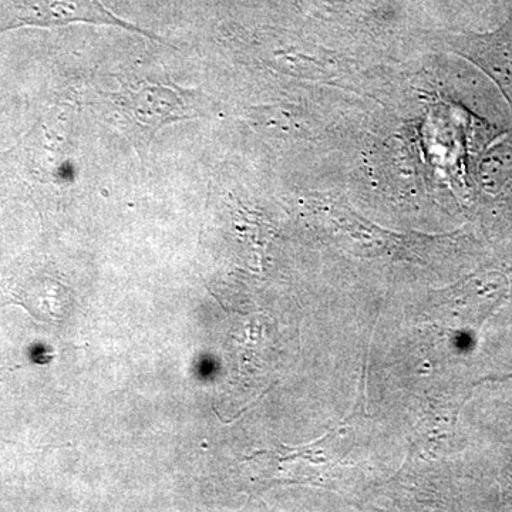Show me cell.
Returning <instances> with one entry per match:
<instances>
[{"instance_id": "6da1fadb", "label": "cell", "mask_w": 512, "mask_h": 512, "mask_svg": "<svg viewBox=\"0 0 512 512\" xmlns=\"http://www.w3.org/2000/svg\"><path fill=\"white\" fill-rule=\"evenodd\" d=\"M121 123L136 138H150L158 128L194 114L192 96L174 86L153 82L121 83L119 92L109 94Z\"/></svg>"}, {"instance_id": "7a4b0ae2", "label": "cell", "mask_w": 512, "mask_h": 512, "mask_svg": "<svg viewBox=\"0 0 512 512\" xmlns=\"http://www.w3.org/2000/svg\"><path fill=\"white\" fill-rule=\"evenodd\" d=\"M70 23L114 26L160 40L153 33L114 15L101 0H0V32L25 26L52 28Z\"/></svg>"}, {"instance_id": "3957f363", "label": "cell", "mask_w": 512, "mask_h": 512, "mask_svg": "<svg viewBox=\"0 0 512 512\" xmlns=\"http://www.w3.org/2000/svg\"><path fill=\"white\" fill-rule=\"evenodd\" d=\"M448 43L493 80L512 111V22L494 32L450 37Z\"/></svg>"}]
</instances>
